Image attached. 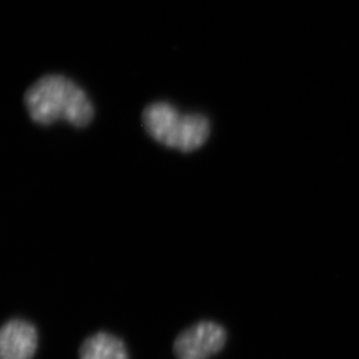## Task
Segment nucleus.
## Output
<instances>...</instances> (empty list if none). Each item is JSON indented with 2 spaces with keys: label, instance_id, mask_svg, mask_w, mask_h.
<instances>
[{
  "label": "nucleus",
  "instance_id": "f257e3e1",
  "mask_svg": "<svg viewBox=\"0 0 359 359\" xmlns=\"http://www.w3.org/2000/svg\"><path fill=\"white\" fill-rule=\"evenodd\" d=\"M29 117L40 126L67 121L76 128L90 126L95 108L76 83L62 75H47L34 83L25 95Z\"/></svg>",
  "mask_w": 359,
  "mask_h": 359
},
{
  "label": "nucleus",
  "instance_id": "f03ea898",
  "mask_svg": "<svg viewBox=\"0 0 359 359\" xmlns=\"http://www.w3.org/2000/svg\"><path fill=\"white\" fill-rule=\"evenodd\" d=\"M148 135L161 145L191 154L205 144L210 124L201 114H180L169 103L149 104L142 112Z\"/></svg>",
  "mask_w": 359,
  "mask_h": 359
},
{
  "label": "nucleus",
  "instance_id": "7ed1b4c3",
  "mask_svg": "<svg viewBox=\"0 0 359 359\" xmlns=\"http://www.w3.org/2000/svg\"><path fill=\"white\" fill-rule=\"evenodd\" d=\"M226 339L228 334L221 325L197 322L177 335L173 351L179 359H208L224 348Z\"/></svg>",
  "mask_w": 359,
  "mask_h": 359
},
{
  "label": "nucleus",
  "instance_id": "20e7f679",
  "mask_svg": "<svg viewBox=\"0 0 359 359\" xmlns=\"http://www.w3.org/2000/svg\"><path fill=\"white\" fill-rule=\"evenodd\" d=\"M38 348L36 327L15 318L0 327V359H32Z\"/></svg>",
  "mask_w": 359,
  "mask_h": 359
},
{
  "label": "nucleus",
  "instance_id": "39448f33",
  "mask_svg": "<svg viewBox=\"0 0 359 359\" xmlns=\"http://www.w3.org/2000/svg\"><path fill=\"white\" fill-rule=\"evenodd\" d=\"M80 359H129L128 350L123 339L114 334H93L88 337L79 350Z\"/></svg>",
  "mask_w": 359,
  "mask_h": 359
}]
</instances>
